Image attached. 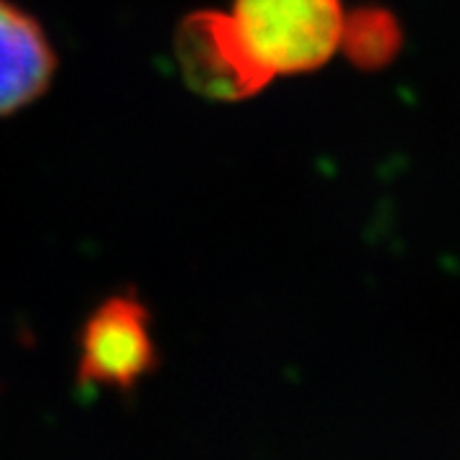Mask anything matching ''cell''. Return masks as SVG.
Masks as SVG:
<instances>
[{
    "label": "cell",
    "instance_id": "5b68a950",
    "mask_svg": "<svg viewBox=\"0 0 460 460\" xmlns=\"http://www.w3.org/2000/svg\"><path fill=\"white\" fill-rule=\"evenodd\" d=\"M341 47L358 69H381L402 49V26L386 8L363 5L343 18Z\"/></svg>",
    "mask_w": 460,
    "mask_h": 460
},
{
    "label": "cell",
    "instance_id": "3957f363",
    "mask_svg": "<svg viewBox=\"0 0 460 460\" xmlns=\"http://www.w3.org/2000/svg\"><path fill=\"white\" fill-rule=\"evenodd\" d=\"M174 57L184 83L208 100L238 102L259 95L271 83L233 16L220 11H195L181 18L174 33Z\"/></svg>",
    "mask_w": 460,
    "mask_h": 460
},
{
    "label": "cell",
    "instance_id": "6da1fadb",
    "mask_svg": "<svg viewBox=\"0 0 460 460\" xmlns=\"http://www.w3.org/2000/svg\"><path fill=\"white\" fill-rule=\"evenodd\" d=\"M233 21L256 62L274 75H302L341 47L343 0H235Z\"/></svg>",
    "mask_w": 460,
    "mask_h": 460
},
{
    "label": "cell",
    "instance_id": "7a4b0ae2",
    "mask_svg": "<svg viewBox=\"0 0 460 460\" xmlns=\"http://www.w3.org/2000/svg\"><path fill=\"white\" fill-rule=\"evenodd\" d=\"M159 363L151 314L133 295H111L87 314L80 330L77 381L83 389L128 394Z\"/></svg>",
    "mask_w": 460,
    "mask_h": 460
},
{
    "label": "cell",
    "instance_id": "277c9868",
    "mask_svg": "<svg viewBox=\"0 0 460 460\" xmlns=\"http://www.w3.org/2000/svg\"><path fill=\"white\" fill-rule=\"evenodd\" d=\"M57 57L41 23L11 0H0V115L41 98L54 77Z\"/></svg>",
    "mask_w": 460,
    "mask_h": 460
}]
</instances>
